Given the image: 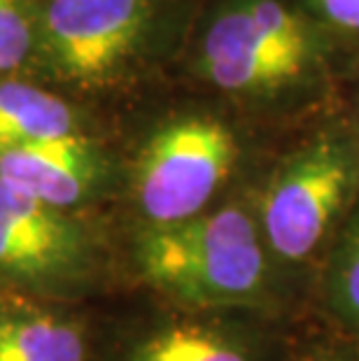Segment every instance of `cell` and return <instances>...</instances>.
Segmentation results:
<instances>
[{"label":"cell","mask_w":359,"mask_h":361,"mask_svg":"<svg viewBox=\"0 0 359 361\" xmlns=\"http://www.w3.org/2000/svg\"><path fill=\"white\" fill-rule=\"evenodd\" d=\"M180 63L248 119H287L329 103L355 59L294 0H198Z\"/></svg>","instance_id":"1"},{"label":"cell","mask_w":359,"mask_h":361,"mask_svg":"<svg viewBox=\"0 0 359 361\" xmlns=\"http://www.w3.org/2000/svg\"><path fill=\"white\" fill-rule=\"evenodd\" d=\"M198 0H44L42 78L84 96L133 84L185 47Z\"/></svg>","instance_id":"2"},{"label":"cell","mask_w":359,"mask_h":361,"mask_svg":"<svg viewBox=\"0 0 359 361\" xmlns=\"http://www.w3.org/2000/svg\"><path fill=\"white\" fill-rule=\"evenodd\" d=\"M245 119L224 103L194 105L168 112L142 135L131 184L152 228L203 214L248 157Z\"/></svg>","instance_id":"3"},{"label":"cell","mask_w":359,"mask_h":361,"mask_svg":"<svg viewBox=\"0 0 359 361\" xmlns=\"http://www.w3.org/2000/svg\"><path fill=\"white\" fill-rule=\"evenodd\" d=\"M359 198V135L346 114H324L271 166L259 198L269 250L296 264L312 257Z\"/></svg>","instance_id":"4"},{"label":"cell","mask_w":359,"mask_h":361,"mask_svg":"<svg viewBox=\"0 0 359 361\" xmlns=\"http://www.w3.org/2000/svg\"><path fill=\"white\" fill-rule=\"evenodd\" d=\"M138 266L150 284L194 305L250 303L269 275L259 221L243 205L150 228L138 243Z\"/></svg>","instance_id":"5"},{"label":"cell","mask_w":359,"mask_h":361,"mask_svg":"<svg viewBox=\"0 0 359 361\" xmlns=\"http://www.w3.org/2000/svg\"><path fill=\"white\" fill-rule=\"evenodd\" d=\"M80 228L61 210L0 180V273L51 278L80 264Z\"/></svg>","instance_id":"6"},{"label":"cell","mask_w":359,"mask_h":361,"mask_svg":"<svg viewBox=\"0 0 359 361\" xmlns=\"http://www.w3.org/2000/svg\"><path fill=\"white\" fill-rule=\"evenodd\" d=\"M105 175L108 154L96 135L0 149V180L56 210L82 203Z\"/></svg>","instance_id":"7"},{"label":"cell","mask_w":359,"mask_h":361,"mask_svg":"<svg viewBox=\"0 0 359 361\" xmlns=\"http://www.w3.org/2000/svg\"><path fill=\"white\" fill-rule=\"evenodd\" d=\"M94 135L78 105L30 78H0V149Z\"/></svg>","instance_id":"8"},{"label":"cell","mask_w":359,"mask_h":361,"mask_svg":"<svg viewBox=\"0 0 359 361\" xmlns=\"http://www.w3.org/2000/svg\"><path fill=\"white\" fill-rule=\"evenodd\" d=\"M0 361H84V338L54 314H7L0 317Z\"/></svg>","instance_id":"9"},{"label":"cell","mask_w":359,"mask_h":361,"mask_svg":"<svg viewBox=\"0 0 359 361\" xmlns=\"http://www.w3.org/2000/svg\"><path fill=\"white\" fill-rule=\"evenodd\" d=\"M131 361H252L245 345L210 326H171L145 341Z\"/></svg>","instance_id":"10"},{"label":"cell","mask_w":359,"mask_h":361,"mask_svg":"<svg viewBox=\"0 0 359 361\" xmlns=\"http://www.w3.org/2000/svg\"><path fill=\"white\" fill-rule=\"evenodd\" d=\"M42 0H0V78L40 71Z\"/></svg>","instance_id":"11"},{"label":"cell","mask_w":359,"mask_h":361,"mask_svg":"<svg viewBox=\"0 0 359 361\" xmlns=\"http://www.w3.org/2000/svg\"><path fill=\"white\" fill-rule=\"evenodd\" d=\"M327 287L334 310L359 331V212L336 245Z\"/></svg>","instance_id":"12"},{"label":"cell","mask_w":359,"mask_h":361,"mask_svg":"<svg viewBox=\"0 0 359 361\" xmlns=\"http://www.w3.org/2000/svg\"><path fill=\"white\" fill-rule=\"evenodd\" d=\"M359 63V0H294Z\"/></svg>","instance_id":"13"},{"label":"cell","mask_w":359,"mask_h":361,"mask_svg":"<svg viewBox=\"0 0 359 361\" xmlns=\"http://www.w3.org/2000/svg\"><path fill=\"white\" fill-rule=\"evenodd\" d=\"M350 75H353V80H355V89H353V96H350V107L346 112V119L350 121V126H353L355 133L359 135V63L350 71Z\"/></svg>","instance_id":"14"},{"label":"cell","mask_w":359,"mask_h":361,"mask_svg":"<svg viewBox=\"0 0 359 361\" xmlns=\"http://www.w3.org/2000/svg\"><path fill=\"white\" fill-rule=\"evenodd\" d=\"M310 361H346L341 357H317V359H310Z\"/></svg>","instance_id":"15"},{"label":"cell","mask_w":359,"mask_h":361,"mask_svg":"<svg viewBox=\"0 0 359 361\" xmlns=\"http://www.w3.org/2000/svg\"><path fill=\"white\" fill-rule=\"evenodd\" d=\"M42 3H44V0H42Z\"/></svg>","instance_id":"16"}]
</instances>
